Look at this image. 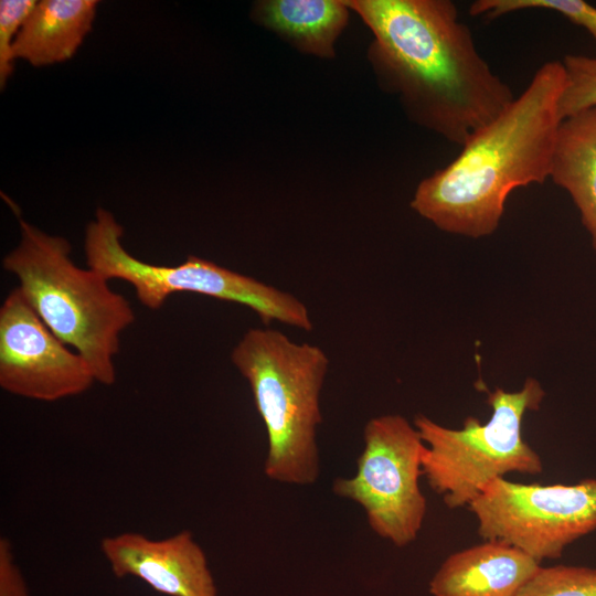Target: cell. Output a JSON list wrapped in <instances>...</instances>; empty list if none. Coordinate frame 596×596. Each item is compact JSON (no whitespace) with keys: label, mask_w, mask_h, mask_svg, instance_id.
<instances>
[{"label":"cell","mask_w":596,"mask_h":596,"mask_svg":"<svg viewBox=\"0 0 596 596\" xmlns=\"http://www.w3.org/2000/svg\"><path fill=\"white\" fill-rule=\"evenodd\" d=\"M19 223L20 241L2 267L49 329L87 361L96 382L113 385L120 334L135 321L130 302L98 272L78 267L66 238Z\"/></svg>","instance_id":"obj_3"},{"label":"cell","mask_w":596,"mask_h":596,"mask_svg":"<svg viewBox=\"0 0 596 596\" xmlns=\"http://www.w3.org/2000/svg\"><path fill=\"white\" fill-rule=\"evenodd\" d=\"M123 234L114 215L99 207L85 230L86 264L108 280L129 283L142 306L157 310L172 294L193 292L246 306L266 326L279 321L312 330L307 306L294 295L195 256L177 266L149 264L125 249Z\"/></svg>","instance_id":"obj_6"},{"label":"cell","mask_w":596,"mask_h":596,"mask_svg":"<svg viewBox=\"0 0 596 596\" xmlns=\"http://www.w3.org/2000/svg\"><path fill=\"white\" fill-rule=\"evenodd\" d=\"M374 34L372 57L409 117L455 145L514 98L450 0L345 1Z\"/></svg>","instance_id":"obj_1"},{"label":"cell","mask_w":596,"mask_h":596,"mask_svg":"<svg viewBox=\"0 0 596 596\" xmlns=\"http://www.w3.org/2000/svg\"><path fill=\"white\" fill-rule=\"evenodd\" d=\"M523 10H546L560 13L584 28L596 42V8L584 0H477L469 8L472 17L489 20Z\"/></svg>","instance_id":"obj_15"},{"label":"cell","mask_w":596,"mask_h":596,"mask_svg":"<svg viewBox=\"0 0 596 596\" xmlns=\"http://www.w3.org/2000/svg\"><path fill=\"white\" fill-rule=\"evenodd\" d=\"M34 0H2L0 2V86L3 88L13 72V42L31 13Z\"/></svg>","instance_id":"obj_18"},{"label":"cell","mask_w":596,"mask_h":596,"mask_svg":"<svg viewBox=\"0 0 596 596\" xmlns=\"http://www.w3.org/2000/svg\"><path fill=\"white\" fill-rule=\"evenodd\" d=\"M345 1L268 0L256 7L258 20L318 56H333V44L348 21Z\"/></svg>","instance_id":"obj_14"},{"label":"cell","mask_w":596,"mask_h":596,"mask_svg":"<svg viewBox=\"0 0 596 596\" xmlns=\"http://www.w3.org/2000/svg\"><path fill=\"white\" fill-rule=\"evenodd\" d=\"M565 87L560 99L562 118L596 106V57L567 54L561 61Z\"/></svg>","instance_id":"obj_17"},{"label":"cell","mask_w":596,"mask_h":596,"mask_svg":"<svg viewBox=\"0 0 596 596\" xmlns=\"http://www.w3.org/2000/svg\"><path fill=\"white\" fill-rule=\"evenodd\" d=\"M530 555L486 540L449 555L429 583L433 596H517L540 570Z\"/></svg>","instance_id":"obj_11"},{"label":"cell","mask_w":596,"mask_h":596,"mask_svg":"<svg viewBox=\"0 0 596 596\" xmlns=\"http://www.w3.org/2000/svg\"><path fill=\"white\" fill-rule=\"evenodd\" d=\"M231 361L248 382L266 428V477L286 485L315 483L320 473L317 432L329 366L326 352L275 329L252 328L232 350Z\"/></svg>","instance_id":"obj_4"},{"label":"cell","mask_w":596,"mask_h":596,"mask_svg":"<svg viewBox=\"0 0 596 596\" xmlns=\"http://www.w3.org/2000/svg\"><path fill=\"white\" fill-rule=\"evenodd\" d=\"M99 547L118 578H139L167 596H217L206 555L189 530L163 539L123 532L103 538Z\"/></svg>","instance_id":"obj_10"},{"label":"cell","mask_w":596,"mask_h":596,"mask_svg":"<svg viewBox=\"0 0 596 596\" xmlns=\"http://www.w3.org/2000/svg\"><path fill=\"white\" fill-rule=\"evenodd\" d=\"M517 596H596V568L541 566Z\"/></svg>","instance_id":"obj_16"},{"label":"cell","mask_w":596,"mask_h":596,"mask_svg":"<svg viewBox=\"0 0 596 596\" xmlns=\"http://www.w3.org/2000/svg\"><path fill=\"white\" fill-rule=\"evenodd\" d=\"M550 179L571 195L596 251V106L562 120Z\"/></svg>","instance_id":"obj_13"},{"label":"cell","mask_w":596,"mask_h":596,"mask_svg":"<svg viewBox=\"0 0 596 596\" xmlns=\"http://www.w3.org/2000/svg\"><path fill=\"white\" fill-rule=\"evenodd\" d=\"M364 447L350 478H337L334 494L364 510L371 530L397 547L416 540L427 503L419 489L425 444L414 425L397 414L371 418Z\"/></svg>","instance_id":"obj_7"},{"label":"cell","mask_w":596,"mask_h":596,"mask_svg":"<svg viewBox=\"0 0 596 596\" xmlns=\"http://www.w3.org/2000/svg\"><path fill=\"white\" fill-rule=\"evenodd\" d=\"M96 0L36 1L13 42L14 58L33 66L70 60L91 32Z\"/></svg>","instance_id":"obj_12"},{"label":"cell","mask_w":596,"mask_h":596,"mask_svg":"<svg viewBox=\"0 0 596 596\" xmlns=\"http://www.w3.org/2000/svg\"><path fill=\"white\" fill-rule=\"evenodd\" d=\"M483 540L500 541L541 563L596 530V479L575 485L493 480L468 505Z\"/></svg>","instance_id":"obj_8"},{"label":"cell","mask_w":596,"mask_h":596,"mask_svg":"<svg viewBox=\"0 0 596 596\" xmlns=\"http://www.w3.org/2000/svg\"><path fill=\"white\" fill-rule=\"evenodd\" d=\"M96 382L87 361L61 341L19 288L0 307V386L35 401L54 402L86 392Z\"/></svg>","instance_id":"obj_9"},{"label":"cell","mask_w":596,"mask_h":596,"mask_svg":"<svg viewBox=\"0 0 596 596\" xmlns=\"http://www.w3.org/2000/svg\"><path fill=\"white\" fill-rule=\"evenodd\" d=\"M544 395L540 383L529 377L518 392H488L492 414L485 424L469 416L461 429H453L423 414L415 417L425 444L423 476L448 508L469 505L509 472H542L540 456L522 437V421L526 412L539 409Z\"/></svg>","instance_id":"obj_5"},{"label":"cell","mask_w":596,"mask_h":596,"mask_svg":"<svg viewBox=\"0 0 596 596\" xmlns=\"http://www.w3.org/2000/svg\"><path fill=\"white\" fill-rule=\"evenodd\" d=\"M0 596H29L12 544L6 536L0 539Z\"/></svg>","instance_id":"obj_19"},{"label":"cell","mask_w":596,"mask_h":596,"mask_svg":"<svg viewBox=\"0 0 596 596\" xmlns=\"http://www.w3.org/2000/svg\"><path fill=\"white\" fill-rule=\"evenodd\" d=\"M564 87L561 61L541 65L520 96L418 184L412 209L451 234H492L513 190L550 178Z\"/></svg>","instance_id":"obj_2"}]
</instances>
